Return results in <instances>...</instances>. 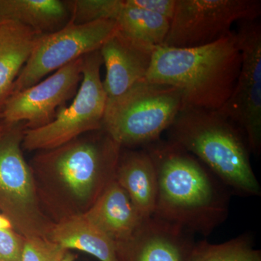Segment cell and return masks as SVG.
Instances as JSON below:
<instances>
[{
  "label": "cell",
  "instance_id": "obj_27",
  "mask_svg": "<svg viewBox=\"0 0 261 261\" xmlns=\"http://www.w3.org/2000/svg\"><path fill=\"white\" fill-rule=\"evenodd\" d=\"M5 125L6 123H5L4 119H3V114L0 113V132L5 128Z\"/></svg>",
  "mask_w": 261,
  "mask_h": 261
},
{
  "label": "cell",
  "instance_id": "obj_23",
  "mask_svg": "<svg viewBox=\"0 0 261 261\" xmlns=\"http://www.w3.org/2000/svg\"><path fill=\"white\" fill-rule=\"evenodd\" d=\"M24 240L13 228L0 229V260L20 261Z\"/></svg>",
  "mask_w": 261,
  "mask_h": 261
},
{
  "label": "cell",
  "instance_id": "obj_4",
  "mask_svg": "<svg viewBox=\"0 0 261 261\" xmlns=\"http://www.w3.org/2000/svg\"><path fill=\"white\" fill-rule=\"evenodd\" d=\"M121 150L101 128L44 150L34 159V166L42 174L56 177L66 193L88 210L115 178Z\"/></svg>",
  "mask_w": 261,
  "mask_h": 261
},
{
  "label": "cell",
  "instance_id": "obj_26",
  "mask_svg": "<svg viewBox=\"0 0 261 261\" xmlns=\"http://www.w3.org/2000/svg\"><path fill=\"white\" fill-rule=\"evenodd\" d=\"M75 257H75L74 255H73V254L70 253L69 251H68L66 252V254H65L62 261H74Z\"/></svg>",
  "mask_w": 261,
  "mask_h": 261
},
{
  "label": "cell",
  "instance_id": "obj_25",
  "mask_svg": "<svg viewBox=\"0 0 261 261\" xmlns=\"http://www.w3.org/2000/svg\"><path fill=\"white\" fill-rule=\"evenodd\" d=\"M4 228H13V225L6 216L0 214V229Z\"/></svg>",
  "mask_w": 261,
  "mask_h": 261
},
{
  "label": "cell",
  "instance_id": "obj_10",
  "mask_svg": "<svg viewBox=\"0 0 261 261\" xmlns=\"http://www.w3.org/2000/svg\"><path fill=\"white\" fill-rule=\"evenodd\" d=\"M237 33L242 65L232 94L218 111L243 134L250 152L261 150V27L243 21Z\"/></svg>",
  "mask_w": 261,
  "mask_h": 261
},
{
  "label": "cell",
  "instance_id": "obj_12",
  "mask_svg": "<svg viewBox=\"0 0 261 261\" xmlns=\"http://www.w3.org/2000/svg\"><path fill=\"white\" fill-rule=\"evenodd\" d=\"M192 233L158 218L144 219L133 236L116 243L118 261H189Z\"/></svg>",
  "mask_w": 261,
  "mask_h": 261
},
{
  "label": "cell",
  "instance_id": "obj_3",
  "mask_svg": "<svg viewBox=\"0 0 261 261\" xmlns=\"http://www.w3.org/2000/svg\"><path fill=\"white\" fill-rule=\"evenodd\" d=\"M168 130V140L203 163L231 193L244 197L260 195L246 140L224 116L217 111L184 108Z\"/></svg>",
  "mask_w": 261,
  "mask_h": 261
},
{
  "label": "cell",
  "instance_id": "obj_5",
  "mask_svg": "<svg viewBox=\"0 0 261 261\" xmlns=\"http://www.w3.org/2000/svg\"><path fill=\"white\" fill-rule=\"evenodd\" d=\"M183 108L177 88L144 80L107 100L102 128L122 148L144 147L160 140Z\"/></svg>",
  "mask_w": 261,
  "mask_h": 261
},
{
  "label": "cell",
  "instance_id": "obj_1",
  "mask_svg": "<svg viewBox=\"0 0 261 261\" xmlns=\"http://www.w3.org/2000/svg\"><path fill=\"white\" fill-rule=\"evenodd\" d=\"M144 148L157 173L152 216L204 237L226 221L232 193L203 163L170 140H160Z\"/></svg>",
  "mask_w": 261,
  "mask_h": 261
},
{
  "label": "cell",
  "instance_id": "obj_18",
  "mask_svg": "<svg viewBox=\"0 0 261 261\" xmlns=\"http://www.w3.org/2000/svg\"><path fill=\"white\" fill-rule=\"evenodd\" d=\"M0 19L14 20L45 34L64 27L70 14L61 0H0Z\"/></svg>",
  "mask_w": 261,
  "mask_h": 261
},
{
  "label": "cell",
  "instance_id": "obj_8",
  "mask_svg": "<svg viewBox=\"0 0 261 261\" xmlns=\"http://www.w3.org/2000/svg\"><path fill=\"white\" fill-rule=\"evenodd\" d=\"M260 14L258 0H176L162 46L195 48L208 45L232 32L235 22L252 21Z\"/></svg>",
  "mask_w": 261,
  "mask_h": 261
},
{
  "label": "cell",
  "instance_id": "obj_13",
  "mask_svg": "<svg viewBox=\"0 0 261 261\" xmlns=\"http://www.w3.org/2000/svg\"><path fill=\"white\" fill-rule=\"evenodd\" d=\"M154 48L136 44L117 31L99 49L106 75L103 87L107 100L121 97L145 80Z\"/></svg>",
  "mask_w": 261,
  "mask_h": 261
},
{
  "label": "cell",
  "instance_id": "obj_7",
  "mask_svg": "<svg viewBox=\"0 0 261 261\" xmlns=\"http://www.w3.org/2000/svg\"><path fill=\"white\" fill-rule=\"evenodd\" d=\"M103 61L99 50L83 57L82 82L73 102L58 110L54 119L45 125L24 132L23 149L49 150L81 136L102 128L107 95L101 80Z\"/></svg>",
  "mask_w": 261,
  "mask_h": 261
},
{
  "label": "cell",
  "instance_id": "obj_16",
  "mask_svg": "<svg viewBox=\"0 0 261 261\" xmlns=\"http://www.w3.org/2000/svg\"><path fill=\"white\" fill-rule=\"evenodd\" d=\"M42 33L14 20H0V113Z\"/></svg>",
  "mask_w": 261,
  "mask_h": 261
},
{
  "label": "cell",
  "instance_id": "obj_6",
  "mask_svg": "<svg viewBox=\"0 0 261 261\" xmlns=\"http://www.w3.org/2000/svg\"><path fill=\"white\" fill-rule=\"evenodd\" d=\"M25 123H6L0 132V214L24 238L49 239L53 223L43 213L32 168L23 157Z\"/></svg>",
  "mask_w": 261,
  "mask_h": 261
},
{
  "label": "cell",
  "instance_id": "obj_9",
  "mask_svg": "<svg viewBox=\"0 0 261 261\" xmlns=\"http://www.w3.org/2000/svg\"><path fill=\"white\" fill-rule=\"evenodd\" d=\"M117 31L115 20L76 24L69 20L58 31L43 34L19 73L12 95L37 84L49 73L68 63L99 50Z\"/></svg>",
  "mask_w": 261,
  "mask_h": 261
},
{
  "label": "cell",
  "instance_id": "obj_2",
  "mask_svg": "<svg viewBox=\"0 0 261 261\" xmlns=\"http://www.w3.org/2000/svg\"><path fill=\"white\" fill-rule=\"evenodd\" d=\"M242 65L237 33L203 47L154 48L145 80L181 92L184 108L218 111L231 97Z\"/></svg>",
  "mask_w": 261,
  "mask_h": 261
},
{
  "label": "cell",
  "instance_id": "obj_29",
  "mask_svg": "<svg viewBox=\"0 0 261 261\" xmlns=\"http://www.w3.org/2000/svg\"><path fill=\"white\" fill-rule=\"evenodd\" d=\"M0 261H2V260H0Z\"/></svg>",
  "mask_w": 261,
  "mask_h": 261
},
{
  "label": "cell",
  "instance_id": "obj_21",
  "mask_svg": "<svg viewBox=\"0 0 261 261\" xmlns=\"http://www.w3.org/2000/svg\"><path fill=\"white\" fill-rule=\"evenodd\" d=\"M69 12V20L76 24L100 20L116 21L123 8V0H68L64 1Z\"/></svg>",
  "mask_w": 261,
  "mask_h": 261
},
{
  "label": "cell",
  "instance_id": "obj_17",
  "mask_svg": "<svg viewBox=\"0 0 261 261\" xmlns=\"http://www.w3.org/2000/svg\"><path fill=\"white\" fill-rule=\"evenodd\" d=\"M49 239L66 250L87 252L100 261H118L116 242L84 213L68 215L54 224Z\"/></svg>",
  "mask_w": 261,
  "mask_h": 261
},
{
  "label": "cell",
  "instance_id": "obj_15",
  "mask_svg": "<svg viewBox=\"0 0 261 261\" xmlns=\"http://www.w3.org/2000/svg\"><path fill=\"white\" fill-rule=\"evenodd\" d=\"M115 179L143 219L153 216L157 200V173L152 158L145 148L121 152Z\"/></svg>",
  "mask_w": 261,
  "mask_h": 261
},
{
  "label": "cell",
  "instance_id": "obj_24",
  "mask_svg": "<svg viewBox=\"0 0 261 261\" xmlns=\"http://www.w3.org/2000/svg\"><path fill=\"white\" fill-rule=\"evenodd\" d=\"M127 4L152 12L155 14L161 15L167 18L171 22L175 8L176 0H125Z\"/></svg>",
  "mask_w": 261,
  "mask_h": 261
},
{
  "label": "cell",
  "instance_id": "obj_19",
  "mask_svg": "<svg viewBox=\"0 0 261 261\" xmlns=\"http://www.w3.org/2000/svg\"><path fill=\"white\" fill-rule=\"evenodd\" d=\"M123 1L116 20L118 32L136 44L152 48L162 46L169 30L170 20Z\"/></svg>",
  "mask_w": 261,
  "mask_h": 261
},
{
  "label": "cell",
  "instance_id": "obj_20",
  "mask_svg": "<svg viewBox=\"0 0 261 261\" xmlns=\"http://www.w3.org/2000/svg\"><path fill=\"white\" fill-rule=\"evenodd\" d=\"M189 261H261V251L252 235L245 233L222 243H195Z\"/></svg>",
  "mask_w": 261,
  "mask_h": 261
},
{
  "label": "cell",
  "instance_id": "obj_14",
  "mask_svg": "<svg viewBox=\"0 0 261 261\" xmlns=\"http://www.w3.org/2000/svg\"><path fill=\"white\" fill-rule=\"evenodd\" d=\"M84 214L116 243L132 238L145 219L115 178Z\"/></svg>",
  "mask_w": 261,
  "mask_h": 261
},
{
  "label": "cell",
  "instance_id": "obj_28",
  "mask_svg": "<svg viewBox=\"0 0 261 261\" xmlns=\"http://www.w3.org/2000/svg\"><path fill=\"white\" fill-rule=\"evenodd\" d=\"M0 20H1V19H0Z\"/></svg>",
  "mask_w": 261,
  "mask_h": 261
},
{
  "label": "cell",
  "instance_id": "obj_22",
  "mask_svg": "<svg viewBox=\"0 0 261 261\" xmlns=\"http://www.w3.org/2000/svg\"><path fill=\"white\" fill-rule=\"evenodd\" d=\"M68 251L48 238H25L20 261H62Z\"/></svg>",
  "mask_w": 261,
  "mask_h": 261
},
{
  "label": "cell",
  "instance_id": "obj_11",
  "mask_svg": "<svg viewBox=\"0 0 261 261\" xmlns=\"http://www.w3.org/2000/svg\"><path fill=\"white\" fill-rule=\"evenodd\" d=\"M83 58L68 63L50 76L10 96L2 111L5 123H25L33 129L50 123L60 108L76 94L82 79Z\"/></svg>",
  "mask_w": 261,
  "mask_h": 261
}]
</instances>
